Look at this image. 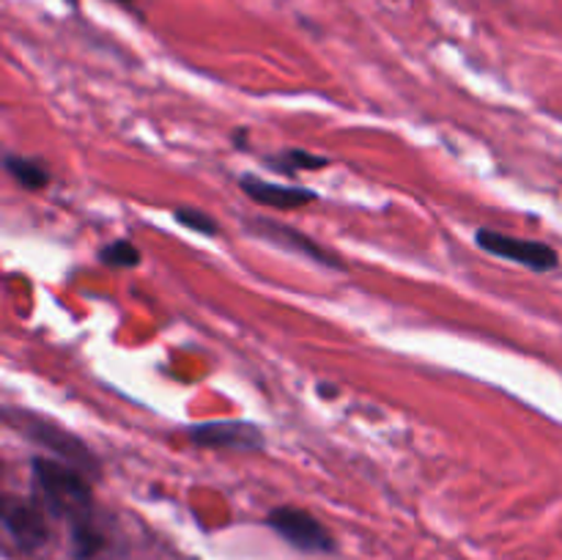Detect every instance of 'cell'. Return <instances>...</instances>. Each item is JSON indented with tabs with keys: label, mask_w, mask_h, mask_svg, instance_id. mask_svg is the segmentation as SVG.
Returning a JSON list of instances; mask_svg holds the SVG:
<instances>
[{
	"label": "cell",
	"mask_w": 562,
	"mask_h": 560,
	"mask_svg": "<svg viewBox=\"0 0 562 560\" xmlns=\"http://www.w3.org/2000/svg\"><path fill=\"white\" fill-rule=\"evenodd\" d=\"M31 470L44 511L69 525L75 558H93L104 547V536L93 514V492L86 472L47 456H36Z\"/></svg>",
	"instance_id": "6da1fadb"
},
{
	"label": "cell",
	"mask_w": 562,
	"mask_h": 560,
	"mask_svg": "<svg viewBox=\"0 0 562 560\" xmlns=\"http://www.w3.org/2000/svg\"><path fill=\"white\" fill-rule=\"evenodd\" d=\"M5 421H9L11 426L20 428V434H25V439L36 443L38 448H44L47 453L58 456V461L77 467V470L86 472L88 478H99V472H102L97 453H93L80 437H75V434L66 432V428L55 426L53 421H44V417L25 410L5 412Z\"/></svg>",
	"instance_id": "7a4b0ae2"
},
{
	"label": "cell",
	"mask_w": 562,
	"mask_h": 560,
	"mask_svg": "<svg viewBox=\"0 0 562 560\" xmlns=\"http://www.w3.org/2000/svg\"><path fill=\"white\" fill-rule=\"evenodd\" d=\"M269 530L278 533L289 547L300 549L307 555H329L335 552V538L329 536L327 527L307 511L294 508V505H280L267 516Z\"/></svg>",
	"instance_id": "3957f363"
},
{
	"label": "cell",
	"mask_w": 562,
	"mask_h": 560,
	"mask_svg": "<svg viewBox=\"0 0 562 560\" xmlns=\"http://www.w3.org/2000/svg\"><path fill=\"white\" fill-rule=\"evenodd\" d=\"M247 231H250V236H256V239L269 242L272 247L291 253V256L307 258V261L316 264V267L346 269V264L340 261L333 250H327L324 245H318L316 239H311L307 234H302V231L294 228V225L278 223V220L263 217L261 214V217L247 220Z\"/></svg>",
	"instance_id": "277c9868"
},
{
	"label": "cell",
	"mask_w": 562,
	"mask_h": 560,
	"mask_svg": "<svg viewBox=\"0 0 562 560\" xmlns=\"http://www.w3.org/2000/svg\"><path fill=\"white\" fill-rule=\"evenodd\" d=\"M475 242L477 247H483L492 256L521 264V267L532 269V272H552L560 264L558 250L552 245H547V242L519 239V236L503 234V231L494 228H477Z\"/></svg>",
	"instance_id": "5b68a950"
},
{
	"label": "cell",
	"mask_w": 562,
	"mask_h": 560,
	"mask_svg": "<svg viewBox=\"0 0 562 560\" xmlns=\"http://www.w3.org/2000/svg\"><path fill=\"white\" fill-rule=\"evenodd\" d=\"M187 439L198 448L209 450H239V453H258L267 448V437L250 421H209L192 423L187 428Z\"/></svg>",
	"instance_id": "8992f818"
},
{
	"label": "cell",
	"mask_w": 562,
	"mask_h": 560,
	"mask_svg": "<svg viewBox=\"0 0 562 560\" xmlns=\"http://www.w3.org/2000/svg\"><path fill=\"white\" fill-rule=\"evenodd\" d=\"M3 527L11 536V541L27 555L38 552V549L47 547L49 541L47 516H44V511L38 508V505L25 503V500H3Z\"/></svg>",
	"instance_id": "52a82bcc"
},
{
	"label": "cell",
	"mask_w": 562,
	"mask_h": 560,
	"mask_svg": "<svg viewBox=\"0 0 562 560\" xmlns=\"http://www.w3.org/2000/svg\"><path fill=\"white\" fill-rule=\"evenodd\" d=\"M239 187L250 201L258 203V206L278 209V212H291V209L307 206V203H313L318 198V192L307 190V187L280 184V181L261 179V176L256 173L241 176Z\"/></svg>",
	"instance_id": "ba28073f"
},
{
	"label": "cell",
	"mask_w": 562,
	"mask_h": 560,
	"mask_svg": "<svg viewBox=\"0 0 562 560\" xmlns=\"http://www.w3.org/2000/svg\"><path fill=\"white\" fill-rule=\"evenodd\" d=\"M3 168L11 179L16 181L20 187L25 190H44L49 184V170L42 159H33V157H22V154H5L3 157Z\"/></svg>",
	"instance_id": "9c48e42d"
},
{
	"label": "cell",
	"mask_w": 562,
	"mask_h": 560,
	"mask_svg": "<svg viewBox=\"0 0 562 560\" xmlns=\"http://www.w3.org/2000/svg\"><path fill=\"white\" fill-rule=\"evenodd\" d=\"M263 165L274 173H285V176H294L300 170H318L327 165V157H318V154L305 152V148H283L278 154H269L263 157Z\"/></svg>",
	"instance_id": "30bf717a"
},
{
	"label": "cell",
	"mask_w": 562,
	"mask_h": 560,
	"mask_svg": "<svg viewBox=\"0 0 562 560\" xmlns=\"http://www.w3.org/2000/svg\"><path fill=\"white\" fill-rule=\"evenodd\" d=\"M99 261L113 269H132L140 264V250L130 239H115L99 250Z\"/></svg>",
	"instance_id": "8fae6325"
},
{
	"label": "cell",
	"mask_w": 562,
	"mask_h": 560,
	"mask_svg": "<svg viewBox=\"0 0 562 560\" xmlns=\"http://www.w3.org/2000/svg\"><path fill=\"white\" fill-rule=\"evenodd\" d=\"M173 220L179 225H184L187 231H195V234L201 236H217L220 231L217 220H214L212 214L203 212V209H195V206H179L173 212Z\"/></svg>",
	"instance_id": "7c38bea8"
},
{
	"label": "cell",
	"mask_w": 562,
	"mask_h": 560,
	"mask_svg": "<svg viewBox=\"0 0 562 560\" xmlns=\"http://www.w3.org/2000/svg\"><path fill=\"white\" fill-rule=\"evenodd\" d=\"M110 3H119V5H124V9H132V5H135V0H110Z\"/></svg>",
	"instance_id": "4fadbf2b"
}]
</instances>
